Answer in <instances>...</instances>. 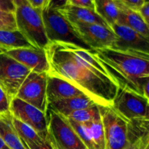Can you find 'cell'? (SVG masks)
Listing matches in <instances>:
<instances>
[{
    "instance_id": "6da1fadb",
    "label": "cell",
    "mask_w": 149,
    "mask_h": 149,
    "mask_svg": "<svg viewBox=\"0 0 149 149\" xmlns=\"http://www.w3.org/2000/svg\"><path fill=\"white\" fill-rule=\"evenodd\" d=\"M45 51L48 74L69 81L98 106H111L118 86L94 56V51L63 43H49Z\"/></svg>"
},
{
    "instance_id": "7a4b0ae2",
    "label": "cell",
    "mask_w": 149,
    "mask_h": 149,
    "mask_svg": "<svg viewBox=\"0 0 149 149\" xmlns=\"http://www.w3.org/2000/svg\"><path fill=\"white\" fill-rule=\"evenodd\" d=\"M93 55L118 87L149 99V53L105 48Z\"/></svg>"
},
{
    "instance_id": "3957f363",
    "label": "cell",
    "mask_w": 149,
    "mask_h": 149,
    "mask_svg": "<svg viewBox=\"0 0 149 149\" xmlns=\"http://www.w3.org/2000/svg\"><path fill=\"white\" fill-rule=\"evenodd\" d=\"M42 15L47 37L49 43L68 44L86 50L94 51L81 40L72 24L59 10L43 7Z\"/></svg>"
},
{
    "instance_id": "277c9868",
    "label": "cell",
    "mask_w": 149,
    "mask_h": 149,
    "mask_svg": "<svg viewBox=\"0 0 149 149\" xmlns=\"http://www.w3.org/2000/svg\"><path fill=\"white\" fill-rule=\"evenodd\" d=\"M16 27L34 47L45 49L49 42L47 37L42 15V9L29 4L16 7Z\"/></svg>"
},
{
    "instance_id": "5b68a950",
    "label": "cell",
    "mask_w": 149,
    "mask_h": 149,
    "mask_svg": "<svg viewBox=\"0 0 149 149\" xmlns=\"http://www.w3.org/2000/svg\"><path fill=\"white\" fill-rule=\"evenodd\" d=\"M111 107L127 122L149 119L148 99L128 89L118 87Z\"/></svg>"
},
{
    "instance_id": "8992f818",
    "label": "cell",
    "mask_w": 149,
    "mask_h": 149,
    "mask_svg": "<svg viewBox=\"0 0 149 149\" xmlns=\"http://www.w3.org/2000/svg\"><path fill=\"white\" fill-rule=\"evenodd\" d=\"M48 137L58 149L87 148L64 116L47 110Z\"/></svg>"
},
{
    "instance_id": "52a82bcc",
    "label": "cell",
    "mask_w": 149,
    "mask_h": 149,
    "mask_svg": "<svg viewBox=\"0 0 149 149\" xmlns=\"http://www.w3.org/2000/svg\"><path fill=\"white\" fill-rule=\"evenodd\" d=\"M104 130L106 149H125L130 145L128 122L110 106H99Z\"/></svg>"
},
{
    "instance_id": "ba28073f",
    "label": "cell",
    "mask_w": 149,
    "mask_h": 149,
    "mask_svg": "<svg viewBox=\"0 0 149 149\" xmlns=\"http://www.w3.org/2000/svg\"><path fill=\"white\" fill-rule=\"evenodd\" d=\"M31 71L7 55L0 53V87L11 101Z\"/></svg>"
},
{
    "instance_id": "9c48e42d",
    "label": "cell",
    "mask_w": 149,
    "mask_h": 149,
    "mask_svg": "<svg viewBox=\"0 0 149 149\" xmlns=\"http://www.w3.org/2000/svg\"><path fill=\"white\" fill-rule=\"evenodd\" d=\"M47 77L46 73L31 71L19 88L17 98L37 108L47 114Z\"/></svg>"
},
{
    "instance_id": "30bf717a",
    "label": "cell",
    "mask_w": 149,
    "mask_h": 149,
    "mask_svg": "<svg viewBox=\"0 0 149 149\" xmlns=\"http://www.w3.org/2000/svg\"><path fill=\"white\" fill-rule=\"evenodd\" d=\"M10 113L12 117L34 130L43 139L47 136V120L45 112L15 97L10 101Z\"/></svg>"
},
{
    "instance_id": "8fae6325",
    "label": "cell",
    "mask_w": 149,
    "mask_h": 149,
    "mask_svg": "<svg viewBox=\"0 0 149 149\" xmlns=\"http://www.w3.org/2000/svg\"><path fill=\"white\" fill-rule=\"evenodd\" d=\"M81 40L92 49L111 48L116 35L110 27L98 24H72Z\"/></svg>"
},
{
    "instance_id": "7c38bea8",
    "label": "cell",
    "mask_w": 149,
    "mask_h": 149,
    "mask_svg": "<svg viewBox=\"0 0 149 149\" xmlns=\"http://www.w3.org/2000/svg\"><path fill=\"white\" fill-rule=\"evenodd\" d=\"M110 28L116 35V40L111 47V49L149 53V38L117 23Z\"/></svg>"
},
{
    "instance_id": "4fadbf2b",
    "label": "cell",
    "mask_w": 149,
    "mask_h": 149,
    "mask_svg": "<svg viewBox=\"0 0 149 149\" xmlns=\"http://www.w3.org/2000/svg\"><path fill=\"white\" fill-rule=\"evenodd\" d=\"M20 64L35 73L49 71V65L45 49L36 47L20 48L4 52Z\"/></svg>"
},
{
    "instance_id": "5bb4252c",
    "label": "cell",
    "mask_w": 149,
    "mask_h": 149,
    "mask_svg": "<svg viewBox=\"0 0 149 149\" xmlns=\"http://www.w3.org/2000/svg\"><path fill=\"white\" fill-rule=\"evenodd\" d=\"M47 100L50 102L85 95L69 81L51 74L47 77Z\"/></svg>"
},
{
    "instance_id": "9a60e30c",
    "label": "cell",
    "mask_w": 149,
    "mask_h": 149,
    "mask_svg": "<svg viewBox=\"0 0 149 149\" xmlns=\"http://www.w3.org/2000/svg\"><path fill=\"white\" fill-rule=\"evenodd\" d=\"M58 10L71 24H98L109 27L94 10L66 4Z\"/></svg>"
},
{
    "instance_id": "2e32d148",
    "label": "cell",
    "mask_w": 149,
    "mask_h": 149,
    "mask_svg": "<svg viewBox=\"0 0 149 149\" xmlns=\"http://www.w3.org/2000/svg\"><path fill=\"white\" fill-rule=\"evenodd\" d=\"M114 1L119 10L117 23L135 31L145 37L149 38L148 24L144 21L139 13L136 10L127 7L119 0H114Z\"/></svg>"
},
{
    "instance_id": "e0dca14e",
    "label": "cell",
    "mask_w": 149,
    "mask_h": 149,
    "mask_svg": "<svg viewBox=\"0 0 149 149\" xmlns=\"http://www.w3.org/2000/svg\"><path fill=\"white\" fill-rule=\"evenodd\" d=\"M95 104V102L90 97L82 95L50 102L47 104V110L52 111L65 117L75 111L87 109Z\"/></svg>"
},
{
    "instance_id": "ac0fdd59",
    "label": "cell",
    "mask_w": 149,
    "mask_h": 149,
    "mask_svg": "<svg viewBox=\"0 0 149 149\" xmlns=\"http://www.w3.org/2000/svg\"><path fill=\"white\" fill-rule=\"evenodd\" d=\"M0 138L9 149H26L13 126L10 113L0 117Z\"/></svg>"
},
{
    "instance_id": "d6986e66",
    "label": "cell",
    "mask_w": 149,
    "mask_h": 149,
    "mask_svg": "<svg viewBox=\"0 0 149 149\" xmlns=\"http://www.w3.org/2000/svg\"><path fill=\"white\" fill-rule=\"evenodd\" d=\"M30 47H34L17 29L0 30V49H2L3 52Z\"/></svg>"
},
{
    "instance_id": "ffe728a7",
    "label": "cell",
    "mask_w": 149,
    "mask_h": 149,
    "mask_svg": "<svg viewBox=\"0 0 149 149\" xmlns=\"http://www.w3.org/2000/svg\"><path fill=\"white\" fill-rule=\"evenodd\" d=\"M13 126L18 135L20 141L26 149H33L40 145L45 139L33 129L20 121L12 117Z\"/></svg>"
},
{
    "instance_id": "44dd1931",
    "label": "cell",
    "mask_w": 149,
    "mask_h": 149,
    "mask_svg": "<svg viewBox=\"0 0 149 149\" xmlns=\"http://www.w3.org/2000/svg\"><path fill=\"white\" fill-rule=\"evenodd\" d=\"M95 11L110 27L117 23L119 10L114 0H93Z\"/></svg>"
},
{
    "instance_id": "7402d4cb",
    "label": "cell",
    "mask_w": 149,
    "mask_h": 149,
    "mask_svg": "<svg viewBox=\"0 0 149 149\" xmlns=\"http://www.w3.org/2000/svg\"><path fill=\"white\" fill-rule=\"evenodd\" d=\"M84 124L95 149H106V141L101 116L100 115L90 122Z\"/></svg>"
},
{
    "instance_id": "603a6c76",
    "label": "cell",
    "mask_w": 149,
    "mask_h": 149,
    "mask_svg": "<svg viewBox=\"0 0 149 149\" xmlns=\"http://www.w3.org/2000/svg\"><path fill=\"white\" fill-rule=\"evenodd\" d=\"M100 115V108L98 105L95 104L87 109L75 111L65 116V118L79 123H87Z\"/></svg>"
},
{
    "instance_id": "cb8c5ba5",
    "label": "cell",
    "mask_w": 149,
    "mask_h": 149,
    "mask_svg": "<svg viewBox=\"0 0 149 149\" xmlns=\"http://www.w3.org/2000/svg\"><path fill=\"white\" fill-rule=\"evenodd\" d=\"M16 27L15 14L0 10V30H15Z\"/></svg>"
},
{
    "instance_id": "d4e9b609",
    "label": "cell",
    "mask_w": 149,
    "mask_h": 149,
    "mask_svg": "<svg viewBox=\"0 0 149 149\" xmlns=\"http://www.w3.org/2000/svg\"><path fill=\"white\" fill-rule=\"evenodd\" d=\"M10 100L0 87V117L10 113Z\"/></svg>"
},
{
    "instance_id": "484cf974",
    "label": "cell",
    "mask_w": 149,
    "mask_h": 149,
    "mask_svg": "<svg viewBox=\"0 0 149 149\" xmlns=\"http://www.w3.org/2000/svg\"><path fill=\"white\" fill-rule=\"evenodd\" d=\"M68 4L75 7H84L95 10L94 1L93 0H68Z\"/></svg>"
},
{
    "instance_id": "4316f807",
    "label": "cell",
    "mask_w": 149,
    "mask_h": 149,
    "mask_svg": "<svg viewBox=\"0 0 149 149\" xmlns=\"http://www.w3.org/2000/svg\"><path fill=\"white\" fill-rule=\"evenodd\" d=\"M68 0H46L44 7L59 10L68 4Z\"/></svg>"
},
{
    "instance_id": "83f0119b",
    "label": "cell",
    "mask_w": 149,
    "mask_h": 149,
    "mask_svg": "<svg viewBox=\"0 0 149 149\" xmlns=\"http://www.w3.org/2000/svg\"><path fill=\"white\" fill-rule=\"evenodd\" d=\"M140 15L141 16L144 21L148 24L149 21V2L148 1H146L141 7H140L138 10H136Z\"/></svg>"
},
{
    "instance_id": "f1b7e54d",
    "label": "cell",
    "mask_w": 149,
    "mask_h": 149,
    "mask_svg": "<svg viewBox=\"0 0 149 149\" xmlns=\"http://www.w3.org/2000/svg\"><path fill=\"white\" fill-rule=\"evenodd\" d=\"M125 5L132 10H137L140 7L143 5L147 0H119Z\"/></svg>"
},
{
    "instance_id": "f546056e",
    "label": "cell",
    "mask_w": 149,
    "mask_h": 149,
    "mask_svg": "<svg viewBox=\"0 0 149 149\" xmlns=\"http://www.w3.org/2000/svg\"><path fill=\"white\" fill-rule=\"evenodd\" d=\"M16 7L11 0H0V10L15 13Z\"/></svg>"
},
{
    "instance_id": "4dcf8cb0",
    "label": "cell",
    "mask_w": 149,
    "mask_h": 149,
    "mask_svg": "<svg viewBox=\"0 0 149 149\" xmlns=\"http://www.w3.org/2000/svg\"><path fill=\"white\" fill-rule=\"evenodd\" d=\"M33 149H58L56 148V146H55V144L53 143L52 141L50 140V138L47 136L46 137L45 140L43 141V142L40 144V145L37 146L36 148Z\"/></svg>"
},
{
    "instance_id": "1f68e13d",
    "label": "cell",
    "mask_w": 149,
    "mask_h": 149,
    "mask_svg": "<svg viewBox=\"0 0 149 149\" xmlns=\"http://www.w3.org/2000/svg\"><path fill=\"white\" fill-rule=\"evenodd\" d=\"M137 149H149V134L136 141Z\"/></svg>"
},
{
    "instance_id": "d6a6232c",
    "label": "cell",
    "mask_w": 149,
    "mask_h": 149,
    "mask_svg": "<svg viewBox=\"0 0 149 149\" xmlns=\"http://www.w3.org/2000/svg\"><path fill=\"white\" fill-rule=\"evenodd\" d=\"M28 4L34 8L42 9L45 6L46 0H27Z\"/></svg>"
},
{
    "instance_id": "836d02e7",
    "label": "cell",
    "mask_w": 149,
    "mask_h": 149,
    "mask_svg": "<svg viewBox=\"0 0 149 149\" xmlns=\"http://www.w3.org/2000/svg\"><path fill=\"white\" fill-rule=\"evenodd\" d=\"M11 1L15 7H20V6L26 5V4H28L27 0H11Z\"/></svg>"
},
{
    "instance_id": "e575fe53",
    "label": "cell",
    "mask_w": 149,
    "mask_h": 149,
    "mask_svg": "<svg viewBox=\"0 0 149 149\" xmlns=\"http://www.w3.org/2000/svg\"><path fill=\"white\" fill-rule=\"evenodd\" d=\"M125 149H137V146H136V143L132 144H130Z\"/></svg>"
},
{
    "instance_id": "d590c367",
    "label": "cell",
    "mask_w": 149,
    "mask_h": 149,
    "mask_svg": "<svg viewBox=\"0 0 149 149\" xmlns=\"http://www.w3.org/2000/svg\"><path fill=\"white\" fill-rule=\"evenodd\" d=\"M0 149H9L7 146H6L5 144L4 143V142L1 141V138H0Z\"/></svg>"
},
{
    "instance_id": "8d00e7d4",
    "label": "cell",
    "mask_w": 149,
    "mask_h": 149,
    "mask_svg": "<svg viewBox=\"0 0 149 149\" xmlns=\"http://www.w3.org/2000/svg\"><path fill=\"white\" fill-rule=\"evenodd\" d=\"M1 52H3V50L1 49H0V53H1Z\"/></svg>"
},
{
    "instance_id": "74e56055",
    "label": "cell",
    "mask_w": 149,
    "mask_h": 149,
    "mask_svg": "<svg viewBox=\"0 0 149 149\" xmlns=\"http://www.w3.org/2000/svg\"><path fill=\"white\" fill-rule=\"evenodd\" d=\"M85 149H88V148H85Z\"/></svg>"
}]
</instances>
